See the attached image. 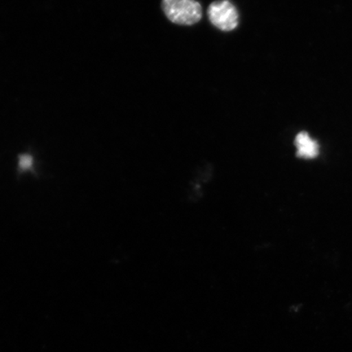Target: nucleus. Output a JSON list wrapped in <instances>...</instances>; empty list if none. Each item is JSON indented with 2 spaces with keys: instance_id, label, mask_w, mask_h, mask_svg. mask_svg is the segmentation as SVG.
Listing matches in <instances>:
<instances>
[{
  "instance_id": "1",
  "label": "nucleus",
  "mask_w": 352,
  "mask_h": 352,
  "mask_svg": "<svg viewBox=\"0 0 352 352\" xmlns=\"http://www.w3.org/2000/svg\"><path fill=\"white\" fill-rule=\"evenodd\" d=\"M162 10L171 22L192 25L201 19V6L196 0H162Z\"/></svg>"
},
{
  "instance_id": "3",
  "label": "nucleus",
  "mask_w": 352,
  "mask_h": 352,
  "mask_svg": "<svg viewBox=\"0 0 352 352\" xmlns=\"http://www.w3.org/2000/svg\"><path fill=\"white\" fill-rule=\"evenodd\" d=\"M294 144L297 147V156L298 157L311 160V158H315L319 155V144L316 140H312L306 131H302L297 135Z\"/></svg>"
},
{
  "instance_id": "2",
  "label": "nucleus",
  "mask_w": 352,
  "mask_h": 352,
  "mask_svg": "<svg viewBox=\"0 0 352 352\" xmlns=\"http://www.w3.org/2000/svg\"><path fill=\"white\" fill-rule=\"evenodd\" d=\"M208 14L211 24L223 32H232L239 25V12L230 0H219L211 3Z\"/></svg>"
}]
</instances>
